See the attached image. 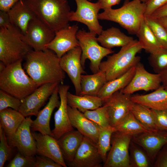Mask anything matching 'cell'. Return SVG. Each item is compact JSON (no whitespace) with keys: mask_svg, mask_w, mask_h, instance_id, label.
<instances>
[{"mask_svg":"<svg viewBox=\"0 0 167 167\" xmlns=\"http://www.w3.org/2000/svg\"><path fill=\"white\" fill-rule=\"evenodd\" d=\"M22 100L5 91L0 90V111L10 108L19 111Z\"/></svg>","mask_w":167,"mask_h":167,"instance_id":"f35d334b","label":"cell"},{"mask_svg":"<svg viewBox=\"0 0 167 167\" xmlns=\"http://www.w3.org/2000/svg\"><path fill=\"white\" fill-rule=\"evenodd\" d=\"M114 128L116 131L133 136L143 133L153 131L142 125L131 112L123 120Z\"/></svg>","mask_w":167,"mask_h":167,"instance_id":"1f68e13d","label":"cell"},{"mask_svg":"<svg viewBox=\"0 0 167 167\" xmlns=\"http://www.w3.org/2000/svg\"><path fill=\"white\" fill-rule=\"evenodd\" d=\"M161 86L167 90V68L160 73Z\"/></svg>","mask_w":167,"mask_h":167,"instance_id":"f907efd6","label":"cell"},{"mask_svg":"<svg viewBox=\"0 0 167 167\" xmlns=\"http://www.w3.org/2000/svg\"><path fill=\"white\" fill-rule=\"evenodd\" d=\"M103 163L97 144L84 136L73 160L67 165L71 167H101Z\"/></svg>","mask_w":167,"mask_h":167,"instance_id":"5bb4252c","label":"cell"},{"mask_svg":"<svg viewBox=\"0 0 167 167\" xmlns=\"http://www.w3.org/2000/svg\"><path fill=\"white\" fill-rule=\"evenodd\" d=\"M131 96L120 90L114 93L104 102L103 105L107 107L111 126H116L130 112L134 103Z\"/></svg>","mask_w":167,"mask_h":167,"instance_id":"7c38bea8","label":"cell"},{"mask_svg":"<svg viewBox=\"0 0 167 167\" xmlns=\"http://www.w3.org/2000/svg\"><path fill=\"white\" fill-rule=\"evenodd\" d=\"M25 118L19 111L11 108L0 111V125L4 131L8 143L12 139Z\"/></svg>","mask_w":167,"mask_h":167,"instance_id":"484cf974","label":"cell"},{"mask_svg":"<svg viewBox=\"0 0 167 167\" xmlns=\"http://www.w3.org/2000/svg\"><path fill=\"white\" fill-rule=\"evenodd\" d=\"M68 115L73 127L95 142L97 143L100 127L96 123L87 118L83 113L77 109L68 105Z\"/></svg>","mask_w":167,"mask_h":167,"instance_id":"7402d4cb","label":"cell"},{"mask_svg":"<svg viewBox=\"0 0 167 167\" xmlns=\"http://www.w3.org/2000/svg\"><path fill=\"white\" fill-rule=\"evenodd\" d=\"M145 17H149L156 10L167 3V0H148L145 3Z\"/></svg>","mask_w":167,"mask_h":167,"instance_id":"7bdbcfd3","label":"cell"},{"mask_svg":"<svg viewBox=\"0 0 167 167\" xmlns=\"http://www.w3.org/2000/svg\"><path fill=\"white\" fill-rule=\"evenodd\" d=\"M84 136L77 130H73L65 133L57 140L64 159L67 163L73 160Z\"/></svg>","mask_w":167,"mask_h":167,"instance_id":"d4e9b609","label":"cell"},{"mask_svg":"<svg viewBox=\"0 0 167 167\" xmlns=\"http://www.w3.org/2000/svg\"><path fill=\"white\" fill-rule=\"evenodd\" d=\"M6 66L5 64L2 62L0 61V72L2 71L6 67Z\"/></svg>","mask_w":167,"mask_h":167,"instance_id":"f5cc1de1","label":"cell"},{"mask_svg":"<svg viewBox=\"0 0 167 167\" xmlns=\"http://www.w3.org/2000/svg\"><path fill=\"white\" fill-rule=\"evenodd\" d=\"M34 167H62L59 164L50 158L45 156L39 155L35 157Z\"/></svg>","mask_w":167,"mask_h":167,"instance_id":"ee69618b","label":"cell"},{"mask_svg":"<svg viewBox=\"0 0 167 167\" xmlns=\"http://www.w3.org/2000/svg\"><path fill=\"white\" fill-rule=\"evenodd\" d=\"M78 30V26L74 25L56 32L54 38L46 48L54 51L60 58L69 51L79 46L76 36Z\"/></svg>","mask_w":167,"mask_h":167,"instance_id":"e0dca14e","label":"cell"},{"mask_svg":"<svg viewBox=\"0 0 167 167\" xmlns=\"http://www.w3.org/2000/svg\"><path fill=\"white\" fill-rule=\"evenodd\" d=\"M130 167H149L153 162L146 152L132 141L129 147Z\"/></svg>","mask_w":167,"mask_h":167,"instance_id":"836d02e7","label":"cell"},{"mask_svg":"<svg viewBox=\"0 0 167 167\" xmlns=\"http://www.w3.org/2000/svg\"><path fill=\"white\" fill-rule=\"evenodd\" d=\"M95 32L83 30L78 31L76 36L82 50L81 62L83 68L86 60L90 61V67L93 73L100 71V65L102 59L114 52L112 49L105 48L98 43Z\"/></svg>","mask_w":167,"mask_h":167,"instance_id":"52a82bcc","label":"cell"},{"mask_svg":"<svg viewBox=\"0 0 167 167\" xmlns=\"http://www.w3.org/2000/svg\"><path fill=\"white\" fill-rule=\"evenodd\" d=\"M77 5L75 11H71L69 15L70 21H77L86 25L90 31L98 35L103 31L98 18V12L101 9V3L91 2L88 0H74Z\"/></svg>","mask_w":167,"mask_h":167,"instance_id":"9c48e42d","label":"cell"},{"mask_svg":"<svg viewBox=\"0 0 167 167\" xmlns=\"http://www.w3.org/2000/svg\"><path fill=\"white\" fill-rule=\"evenodd\" d=\"M167 16V3L155 11L148 17L157 19Z\"/></svg>","mask_w":167,"mask_h":167,"instance_id":"7dc6e473","label":"cell"},{"mask_svg":"<svg viewBox=\"0 0 167 167\" xmlns=\"http://www.w3.org/2000/svg\"><path fill=\"white\" fill-rule=\"evenodd\" d=\"M136 35L142 49L150 54L155 53L163 48L147 24L145 18Z\"/></svg>","mask_w":167,"mask_h":167,"instance_id":"4dcf8cb0","label":"cell"},{"mask_svg":"<svg viewBox=\"0 0 167 167\" xmlns=\"http://www.w3.org/2000/svg\"><path fill=\"white\" fill-rule=\"evenodd\" d=\"M136 65L122 75L107 81L100 91L97 96L101 98L104 103L114 93L126 87L134 75Z\"/></svg>","mask_w":167,"mask_h":167,"instance_id":"f1b7e54d","label":"cell"},{"mask_svg":"<svg viewBox=\"0 0 167 167\" xmlns=\"http://www.w3.org/2000/svg\"><path fill=\"white\" fill-rule=\"evenodd\" d=\"M83 113L87 118L101 128H106L111 126L107 108L104 105L96 109L86 111Z\"/></svg>","mask_w":167,"mask_h":167,"instance_id":"d590c367","label":"cell"},{"mask_svg":"<svg viewBox=\"0 0 167 167\" xmlns=\"http://www.w3.org/2000/svg\"><path fill=\"white\" fill-rule=\"evenodd\" d=\"M7 12L0 11V28H9L12 25Z\"/></svg>","mask_w":167,"mask_h":167,"instance_id":"bcb514c9","label":"cell"},{"mask_svg":"<svg viewBox=\"0 0 167 167\" xmlns=\"http://www.w3.org/2000/svg\"><path fill=\"white\" fill-rule=\"evenodd\" d=\"M69 88V86L63 84L59 86L60 104L54 113V128L52 131V136L57 140L65 133L74 130L70 122L68 111L67 96Z\"/></svg>","mask_w":167,"mask_h":167,"instance_id":"d6986e66","label":"cell"},{"mask_svg":"<svg viewBox=\"0 0 167 167\" xmlns=\"http://www.w3.org/2000/svg\"><path fill=\"white\" fill-rule=\"evenodd\" d=\"M130 112L139 121L147 128L153 131L159 130L155 124L151 109L134 102Z\"/></svg>","mask_w":167,"mask_h":167,"instance_id":"d6a6232c","label":"cell"},{"mask_svg":"<svg viewBox=\"0 0 167 167\" xmlns=\"http://www.w3.org/2000/svg\"><path fill=\"white\" fill-rule=\"evenodd\" d=\"M11 23L24 35L30 22L36 17L23 0L18 2L7 12Z\"/></svg>","mask_w":167,"mask_h":167,"instance_id":"603a6c76","label":"cell"},{"mask_svg":"<svg viewBox=\"0 0 167 167\" xmlns=\"http://www.w3.org/2000/svg\"><path fill=\"white\" fill-rule=\"evenodd\" d=\"M151 109L158 129L167 131V109L162 110Z\"/></svg>","mask_w":167,"mask_h":167,"instance_id":"b9f144b4","label":"cell"},{"mask_svg":"<svg viewBox=\"0 0 167 167\" xmlns=\"http://www.w3.org/2000/svg\"><path fill=\"white\" fill-rule=\"evenodd\" d=\"M82 50L79 46L69 51L60 60V66L66 73L74 87L76 94L79 95L81 92L80 79L85 73L81 62Z\"/></svg>","mask_w":167,"mask_h":167,"instance_id":"9a60e30c","label":"cell"},{"mask_svg":"<svg viewBox=\"0 0 167 167\" xmlns=\"http://www.w3.org/2000/svg\"><path fill=\"white\" fill-rule=\"evenodd\" d=\"M20 60L6 66L0 72V89L22 100L38 86L25 73Z\"/></svg>","mask_w":167,"mask_h":167,"instance_id":"5b68a950","label":"cell"},{"mask_svg":"<svg viewBox=\"0 0 167 167\" xmlns=\"http://www.w3.org/2000/svg\"><path fill=\"white\" fill-rule=\"evenodd\" d=\"M55 32L37 18L32 20L21 39L35 51L47 49L46 46L54 39Z\"/></svg>","mask_w":167,"mask_h":167,"instance_id":"30bf717a","label":"cell"},{"mask_svg":"<svg viewBox=\"0 0 167 167\" xmlns=\"http://www.w3.org/2000/svg\"><path fill=\"white\" fill-rule=\"evenodd\" d=\"M36 18L55 32L69 26L67 0H23Z\"/></svg>","mask_w":167,"mask_h":167,"instance_id":"7a4b0ae2","label":"cell"},{"mask_svg":"<svg viewBox=\"0 0 167 167\" xmlns=\"http://www.w3.org/2000/svg\"><path fill=\"white\" fill-rule=\"evenodd\" d=\"M67 98L68 105L77 109L83 113L87 110L96 109L102 106L104 104L103 100L97 96L78 95L68 92Z\"/></svg>","mask_w":167,"mask_h":167,"instance_id":"f546056e","label":"cell"},{"mask_svg":"<svg viewBox=\"0 0 167 167\" xmlns=\"http://www.w3.org/2000/svg\"><path fill=\"white\" fill-rule=\"evenodd\" d=\"M148 60L154 72L160 73L167 68V49L163 48L155 53L150 54Z\"/></svg>","mask_w":167,"mask_h":167,"instance_id":"74e56055","label":"cell"},{"mask_svg":"<svg viewBox=\"0 0 167 167\" xmlns=\"http://www.w3.org/2000/svg\"><path fill=\"white\" fill-rule=\"evenodd\" d=\"M146 7V3L141 0H126L120 8H111L99 13L98 18L116 23L129 34L136 35L144 19Z\"/></svg>","mask_w":167,"mask_h":167,"instance_id":"3957f363","label":"cell"},{"mask_svg":"<svg viewBox=\"0 0 167 167\" xmlns=\"http://www.w3.org/2000/svg\"><path fill=\"white\" fill-rule=\"evenodd\" d=\"M0 167H3L10 156L11 147L9 145L4 131L0 125Z\"/></svg>","mask_w":167,"mask_h":167,"instance_id":"ab89813d","label":"cell"},{"mask_svg":"<svg viewBox=\"0 0 167 167\" xmlns=\"http://www.w3.org/2000/svg\"><path fill=\"white\" fill-rule=\"evenodd\" d=\"M24 59V69L39 87L49 83H63L65 72L60 66V58L54 51L32 50Z\"/></svg>","mask_w":167,"mask_h":167,"instance_id":"6da1fadb","label":"cell"},{"mask_svg":"<svg viewBox=\"0 0 167 167\" xmlns=\"http://www.w3.org/2000/svg\"><path fill=\"white\" fill-rule=\"evenodd\" d=\"M89 0V1H91V0Z\"/></svg>","mask_w":167,"mask_h":167,"instance_id":"9f6ffc18","label":"cell"},{"mask_svg":"<svg viewBox=\"0 0 167 167\" xmlns=\"http://www.w3.org/2000/svg\"><path fill=\"white\" fill-rule=\"evenodd\" d=\"M161 85L159 73L153 74L147 71L140 62L135 66L134 75L128 85L121 90L125 93L131 95L135 92L154 90Z\"/></svg>","mask_w":167,"mask_h":167,"instance_id":"4fadbf2b","label":"cell"},{"mask_svg":"<svg viewBox=\"0 0 167 167\" xmlns=\"http://www.w3.org/2000/svg\"><path fill=\"white\" fill-rule=\"evenodd\" d=\"M107 82L105 73L100 70L92 75H82L80 79L81 92L79 95H87L97 96L100 91Z\"/></svg>","mask_w":167,"mask_h":167,"instance_id":"83f0119b","label":"cell"},{"mask_svg":"<svg viewBox=\"0 0 167 167\" xmlns=\"http://www.w3.org/2000/svg\"><path fill=\"white\" fill-rule=\"evenodd\" d=\"M32 134L36 141L37 154L49 157L62 167H67L57 139L40 132Z\"/></svg>","mask_w":167,"mask_h":167,"instance_id":"ffe728a7","label":"cell"},{"mask_svg":"<svg viewBox=\"0 0 167 167\" xmlns=\"http://www.w3.org/2000/svg\"><path fill=\"white\" fill-rule=\"evenodd\" d=\"M157 19L159 22L167 30V16L161 18Z\"/></svg>","mask_w":167,"mask_h":167,"instance_id":"816d5d0a","label":"cell"},{"mask_svg":"<svg viewBox=\"0 0 167 167\" xmlns=\"http://www.w3.org/2000/svg\"><path fill=\"white\" fill-rule=\"evenodd\" d=\"M131 141L142 148L153 162L167 144V131L159 129L141 133L133 135Z\"/></svg>","mask_w":167,"mask_h":167,"instance_id":"2e32d148","label":"cell"},{"mask_svg":"<svg viewBox=\"0 0 167 167\" xmlns=\"http://www.w3.org/2000/svg\"><path fill=\"white\" fill-rule=\"evenodd\" d=\"M134 103L139 104L154 110L167 109V90L161 85L153 92L145 95H132Z\"/></svg>","mask_w":167,"mask_h":167,"instance_id":"cb8c5ba5","label":"cell"},{"mask_svg":"<svg viewBox=\"0 0 167 167\" xmlns=\"http://www.w3.org/2000/svg\"><path fill=\"white\" fill-rule=\"evenodd\" d=\"M106 0H98V1L100 2L101 3H102L105 1Z\"/></svg>","mask_w":167,"mask_h":167,"instance_id":"db71d44e","label":"cell"},{"mask_svg":"<svg viewBox=\"0 0 167 167\" xmlns=\"http://www.w3.org/2000/svg\"><path fill=\"white\" fill-rule=\"evenodd\" d=\"M121 0H106L104 2L101 3V9L104 10L110 8L118 4Z\"/></svg>","mask_w":167,"mask_h":167,"instance_id":"681fc988","label":"cell"},{"mask_svg":"<svg viewBox=\"0 0 167 167\" xmlns=\"http://www.w3.org/2000/svg\"><path fill=\"white\" fill-rule=\"evenodd\" d=\"M115 131L114 127L111 126L106 128L100 127L96 144L103 164L106 161L107 153L111 147L112 136Z\"/></svg>","mask_w":167,"mask_h":167,"instance_id":"e575fe53","label":"cell"},{"mask_svg":"<svg viewBox=\"0 0 167 167\" xmlns=\"http://www.w3.org/2000/svg\"><path fill=\"white\" fill-rule=\"evenodd\" d=\"M141 0L142 2H144V3H145L148 1V0Z\"/></svg>","mask_w":167,"mask_h":167,"instance_id":"11a10c76","label":"cell"},{"mask_svg":"<svg viewBox=\"0 0 167 167\" xmlns=\"http://www.w3.org/2000/svg\"><path fill=\"white\" fill-rule=\"evenodd\" d=\"M32 121L30 116L25 118L8 143L11 147H16L21 153L30 156L37 154L36 141L31 132Z\"/></svg>","mask_w":167,"mask_h":167,"instance_id":"ac0fdd59","label":"cell"},{"mask_svg":"<svg viewBox=\"0 0 167 167\" xmlns=\"http://www.w3.org/2000/svg\"><path fill=\"white\" fill-rule=\"evenodd\" d=\"M153 165L155 167H167V144L158 153Z\"/></svg>","mask_w":167,"mask_h":167,"instance_id":"f6af8a7d","label":"cell"},{"mask_svg":"<svg viewBox=\"0 0 167 167\" xmlns=\"http://www.w3.org/2000/svg\"><path fill=\"white\" fill-rule=\"evenodd\" d=\"M59 85L57 86L50 96L47 104L42 109L39 111L36 118L33 121L31 127L33 132L37 131L42 134L52 136L50 127V121L54 110L56 108H58L60 104L58 94Z\"/></svg>","mask_w":167,"mask_h":167,"instance_id":"44dd1931","label":"cell"},{"mask_svg":"<svg viewBox=\"0 0 167 167\" xmlns=\"http://www.w3.org/2000/svg\"><path fill=\"white\" fill-rule=\"evenodd\" d=\"M19 30L12 25L0 28V61L6 66L25 59L32 48L21 39Z\"/></svg>","mask_w":167,"mask_h":167,"instance_id":"8992f818","label":"cell"},{"mask_svg":"<svg viewBox=\"0 0 167 167\" xmlns=\"http://www.w3.org/2000/svg\"><path fill=\"white\" fill-rule=\"evenodd\" d=\"M133 135L115 131L103 167H130L129 147Z\"/></svg>","mask_w":167,"mask_h":167,"instance_id":"ba28073f","label":"cell"},{"mask_svg":"<svg viewBox=\"0 0 167 167\" xmlns=\"http://www.w3.org/2000/svg\"><path fill=\"white\" fill-rule=\"evenodd\" d=\"M142 49L139 41L134 40L101 62L100 69L105 73L107 81L122 75L140 62L141 58L136 55Z\"/></svg>","mask_w":167,"mask_h":167,"instance_id":"277c9868","label":"cell"},{"mask_svg":"<svg viewBox=\"0 0 167 167\" xmlns=\"http://www.w3.org/2000/svg\"><path fill=\"white\" fill-rule=\"evenodd\" d=\"M35 157L25 155L19 152L7 165V167H34Z\"/></svg>","mask_w":167,"mask_h":167,"instance_id":"60d3db41","label":"cell"},{"mask_svg":"<svg viewBox=\"0 0 167 167\" xmlns=\"http://www.w3.org/2000/svg\"><path fill=\"white\" fill-rule=\"evenodd\" d=\"M145 20L162 46L167 49V30L157 19L145 17Z\"/></svg>","mask_w":167,"mask_h":167,"instance_id":"8d00e7d4","label":"cell"},{"mask_svg":"<svg viewBox=\"0 0 167 167\" xmlns=\"http://www.w3.org/2000/svg\"><path fill=\"white\" fill-rule=\"evenodd\" d=\"M20 0H0V11L7 12Z\"/></svg>","mask_w":167,"mask_h":167,"instance_id":"c3c4849f","label":"cell"},{"mask_svg":"<svg viewBox=\"0 0 167 167\" xmlns=\"http://www.w3.org/2000/svg\"><path fill=\"white\" fill-rule=\"evenodd\" d=\"M59 82L49 83L37 88L32 93L22 100L19 111L25 117L36 116L41 108L51 96Z\"/></svg>","mask_w":167,"mask_h":167,"instance_id":"8fae6325","label":"cell"},{"mask_svg":"<svg viewBox=\"0 0 167 167\" xmlns=\"http://www.w3.org/2000/svg\"><path fill=\"white\" fill-rule=\"evenodd\" d=\"M97 40L102 46L111 49L115 47L124 46L134 39L133 37L125 34L118 28L112 27L103 30Z\"/></svg>","mask_w":167,"mask_h":167,"instance_id":"4316f807","label":"cell"}]
</instances>
